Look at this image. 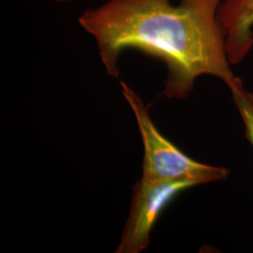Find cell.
<instances>
[{
  "label": "cell",
  "instance_id": "1",
  "mask_svg": "<svg viewBox=\"0 0 253 253\" xmlns=\"http://www.w3.org/2000/svg\"><path fill=\"white\" fill-rule=\"evenodd\" d=\"M221 0H109L79 18L96 39L110 76L118 78V56L137 49L167 67L163 94L184 100L201 75H212L231 87L238 79L227 56L225 34L218 24Z\"/></svg>",
  "mask_w": 253,
  "mask_h": 253
},
{
  "label": "cell",
  "instance_id": "2",
  "mask_svg": "<svg viewBox=\"0 0 253 253\" xmlns=\"http://www.w3.org/2000/svg\"><path fill=\"white\" fill-rule=\"evenodd\" d=\"M121 86L123 96L134 112L145 147L143 179L190 180L197 185L226 179L230 173L228 169L198 163L166 139L154 125L141 98L124 82H121Z\"/></svg>",
  "mask_w": 253,
  "mask_h": 253
},
{
  "label": "cell",
  "instance_id": "3",
  "mask_svg": "<svg viewBox=\"0 0 253 253\" xmlns=\"http://www.w3.org/2000/svg\"><path fill=\"white\" fill-rule=\"evenodd\" d=\"M193 181L141 179L133 188V197L117 253H139L149 243L150 232L158 217L181 191L196 186Z\"/></svg>",
  "mask_w": 253,
  "mask_h": 253
},
{
  "label": "cell",
  "instance_id": "4",
  "mask_svg": "<svg viewBox=\"0 0 253 253\" xmlns=\"http://www.w3.org/2000/svg\"><path fill=\"white\" fill-rule=\"evenodd\" d=\"M217 19L225 34L229 62H242L253 47V0H224L218 6Z\"/></svg>",
  "mask_w": 253,
  "mask_h": 253
},
{
  "label": "cell",
  "instance_id": "5",
  "mask_svg": "<svg viewBox=\"0 0 253 253\" xmlns=\"http://www.w3.org/2000/svg\"><path fill=\"white\" fill-rule=\"evenodd\" d=\"M229 89L235 107L242 118L246 137L253 147V93L246 89L240 78Z\"/></svg>",
  "mask_w": 253,
  "mask_h": 253
},
{
  "label": "cell",
  "instance_id": "6",
  "mask_svg": "<svg viewBox=\"0 0 253 253\" xmlns=\"http://www.w3.org/2000/svg\"><path fill=\"white\" fill-rule=\"evenodd\" d=\"M54 2H69L71 0H53Z\"/></svg>",
  "mask_w": 253,
  "mask_h": 253
}]
</instances>
